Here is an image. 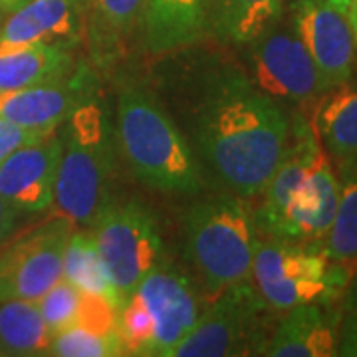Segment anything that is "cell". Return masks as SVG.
Returning <instances> with one entry per match:
<instances>
[{"mask_svg": "<svg viewBox=\"0 0 357 357\" xmlns=\"http://www.w3.org/2000/svg\"><path fill=\"white\" fill-rule=\"evenodd\" d=\"M192 133L218 183L250 201L262 195L282 161L292 123L243 72L220 70L204 84Z\"/></svg>", "mask_w": 357, "mask_h": 357, "instance_id": "obj_1", "label": "cell"}, {"mask_svg": "<svg viewBox=\"0 0 357 357\" xmlns=\"http://www.w3.org/2000/svg\"><path fill=\"white\" fill-rule=\"evenodd\" d=\"M117 141L123 159L145 187L195 195L203 171L189 141L147 89L126 86L117 100Z\"/></svg>", "mask_w": 357, "mask_h": 357, "instance_id": "obj_2", "label": "cell"}, {"mask_svg": "<svg viewBox=\"0 0 357 357\" xmlns=\"http://www.w3.org/2000/svg\"><path fill=\"white\" fill-rule=\"evenodd\" d=\"M62 155L56 175L54 213L72 225L91 227L112 199L114 141L102 102L89 91L60 126Z\"/></svg>", "mask_w": 357, "mask_h": 357, "instance_id": "obj_3", "label": "cell"}, {"mask_svg": "<svg viewBox=\"0 0 357 357\" xmlns=\"http://www.w3.org/2000/svg\"><path fill=\"white\" fill-rule=\"evenodd\" d=\"M258 241L248 199L225 192L195 203L187 217V256L206 298L250 280Z\"/></svg>", "mask_w": 357, "mask_h": 357, "instance_id": "obj_4", "label": "cell"}, {"mask_svg": "<svg viewBox=\"0 0 357 357\" xmlns=\"http://www.w3.org/2000/svg\"><path fill=\"white\" fill-rule=\"evenodd\" d=\"M351 264L335 262L319 243L272 238L258 241L250 280L274 312L304 304H337Z\"/></svg>", "mask_w": 357, "mask_h": 357, "instance_id": "obj_5", "label": "cell"}, {"mask_svg": "<svg viewBox=\"0 0 357 357\" xmlns=\"http://www.w3.org/2000/svg\"><path fill=\"white\" fill-rule=\"evenodd\" d=\"M270 310L252 280L229 286L213 298L171 357L264 356L274 330L268 319Z\"/></svg>", "mask_w": 357, "mask_h": 357, "instance_id": "obj_6", "label": "cell"}, {"mask_svg": "<svg viewBox=\"0 0 357 357\" xmlns=\"http://www.w3.org/2000/svg\"><path fill=\"white\" fill-rule=\"evenodd\" d=\"M91 234L121 304L163 260V246L151 213L137 201L103 206Z\"/></svg>", "mask_w": 357, "mask_h": 357, "instance_id": "obj_7", "label": "cell"}, {"mask_svg": "<svg viewBox=\"0 0 357 357\" xmlns=\"http://www.w3.org/2000/svg\"><path fill=\"white\" fill-rule=\"evenodd\" d=\"M246 46L252 72L250 82L272 100L310 103L328 89L292 20L286 22L282 16Z\"/></svg>", "mask_w": 357, "mask_h": 357, "instance_id": "obj_8", "label": "cell"}, {"mask_svg": "<svg viewBox=\"0 0 357 357\" xmlns=\"http://www.w3.org/2000/svg\"><path fill=\"white\" fill-rule=\"evenodd\" d=\"M340 199L342 181L324 153L306 177L274 208L255 211L256 225L264 236L321 243L335 218Z\"/></svg>", "mask_w": 357, "mask_h": 357, "instance_id": "obj_9", "label": "cell"}, {"mask_svg": "<svg viewBox=\"0 0 357 357\" xmlns=\"http://www.w3.org/2000/svg\"><path fill=\"white\" fill-rule=\"evenodd\" d=\"M74 225L54 217L40 227L26 230L0 250V300L36 302L62 278L64 248Z\"/></svg>", "mask_w": 357, "mask_h": 357, "instance_id": "obj_10", "label": "cell"}, {"mask_svg": "<svg viewBox=\"0 0 357 357\" xmlns=\"http://www.w3.org/2000/svg\"><path fill=\"white\" fill-rule=\"evenodd\" d=\"M292 24L310 52L326 88L354 76L357 38L349 16L328 0H290Z\"/></svg>", "mask_w": 357, "mask_h": 357, "instance_id": "obj_11", "label": "cell"}, {"mask_svg": "<svg viewBox=\"0 0 357 357\" xmlns=\"http://www.w3.org/2000/svg\"><path fill=\"white\" fill-rule=\"evenodd\" d=\"M131 294L139 298L153 319L151 356L171 357L201 316L192 282L161 260Z\"/></svg>", "mask_w": 357, "mask_h": 357, "instance_id": "obj_12", "label": "cell"}, {"mask_svg": "<svg viewBox=\"0 0 357 357\" xmlns=\"http://www.w3.org/2000/svg\"><path fill=\"white\" fill-rule=\"evenodd\" d=\"M62 155L60 135L24 145L0 163V195L24 215H38L54 204L56 175Z\"/></svg>", "mask_w": 357, "mask_h": 357, "instance_id": "obj_13", "label": "cell"}, {"mask_svg": "<svg viewBox=\"0 0 357 357\" xmlns=\"http://www.w3.org/2000/svg\"><path fill=\"white\" fill-rule=\"evenodd\" d=\"M89 91L88 70H74L56 82L2 91L0 117L32 131L54 133Z\"/></svg>", "mask_w": 357, "mask_h": 357, "instance_id": "obj_14", "label": "cell"}, {"mask_svg": "<svg viewBox=\"0 0 357 357\" xmlns=\"http://www.w3.org/2000/svg\"><path fill=\"white\" fill-rule=\"evenodd\" d=\"M310 126L342 183L357 178V82L326 89L314 102Z\"/></svg>", "mask_w": 357, "mask_h": 357, "instance_id": "obj_15", "label": "cell"}, {"mask_svg": "<svg viewBox=\"0 0 357 357\" xmlns=\"http://www.w3.org/2000/svg\"><path fill=\"white\" fill-rule=\"evenodd\" d=\"M86 0H26L0 28V50L34 42L74 48L82 40Z\"/></svg>", "mask_w": 357, "mask_h": 357, "instance_id": "obj_16", "label": "cell"}, {"mask_svg": "<svg viewBox=\"0 0 357 357\" xmlns=\"http://www.w3.org/2000/svg\"><path fill=\"white\" fill-rule=\"evenodd\" d=\"M340 344V310L324 304H304L286 310L274 326L264 356L332 357Z\"/></svg>", "mask_w": 357, "mask_h": 357, "instance_id": "obj_17", "label": "cell"}, {"mask_svg": "<svg viewBox=\"0 0 357 357\" xmlns=\"http://www.w3.org/2000/svg\"><path fill=\"white\" fill-rule=\"evenodd\" d=\"M208 0H147L141 18L143 46L151 54L187 48L206 32Z\"/></svg>", "mask_w": 357, "mask_h": 357, "instance_id": "obj_18", "label": "cell"}, {"mask_svg": "<svg viewBox=\"0 0 357 357\" xmlns=\"http://www.w3.org/2000/svg\"><path fill=\"white\" fill-rule=\"evenodd\" d=\"M72 48L34 42L0 50V93L56 82L74 72Z\"/></svg>", "mask_w": 357, "mask_h": 357, "instance_id": "obj_19", "label": "cell"}, {"mask_svg": "<svg viewBox=\"0 0 357 357\" xmlns=\"http://www.w3.org/2000/svg\"><path fill=\"white\" fill-rule=\"evenodd\" d=\"M147 0H89L86 40L93 62L109 66L141 24Z\"/></svg>", "mask_w": 357, "mask_h": 357, "instance_id": "obj_20", "label": "cell"}, {"mask_svg": "<svg viewBox=\"0 0 357 357\" xmlns=\"http://www.w3.org/2000/svg\"><path fill=\"white\" fill-rule=\"evenodd\" d=\"M286 0H208L206 30L225 42L246 46L284 16Z\"/></svg>", "mask_w": 357, "mask_h": 357, "instance_id": "obj_21", "label": "cell"}, {"mask_svg": "<svg viewBox=\"0 0 357 357\" xmlns=\"http://www.w3.org/2000/svg\"><path fill=\"white\" fill-rule=\"evenodd\" d=\"M52 332L36 302L0 300V356H48Z\"/></svg>", "mask_w": 357, "mask_h": 357, "instance_id": "obj_22", "label": "cell"}, {"mask_svg": "<svg viewBox=\"0 0 357 357\" xmlns=\"http://www.w3.org/2000/svg\"><path fill=\"white\" fill-rule=\"evenodd\" d=\"M62 276L82 294H93L112 300L121 307L112 278L105 270L91 230H72L66 243Z\"/></svg>", "mask_w": 357, "mask_h": 357, "instance_id": "obj_23", "label": "cell"}, {"mask_svg": "<svg viewBox=\"0 0 357 357\" xmlns=\"http://www.w3.org/2000/svg\"><path fill=\"white\" fill-rule=\"evenodd\" d=\"M321 250L335 262L357 264V178L342 183V199Z\"/></svg>", "mask_w": 357, "mask_h": 357, "instance_id": "obj_24", "label": "cell"}, {"mask_svg": "<svg viewBox=\"0 0 357 357\" xmlns=\"http://www.w3.org/2000/svg\"><path fill=\"white\" fill-rule=\"evenodd\" d=\"M48 356L56 357H114L126 356L119 337L103 335L84 326H70L52 335Z\"/></svg>", "mask_w": 357, "mask_h": 357, "instance_id": "obj_25", "label": "cell"}, {"mask_svg": "<svg viewBox=\"0 0 357 357\" xmlns=\"http://www.w3.org/2000/svg\"><path fill=\"white\" fill-rule=\"evenodd\" d=\"M153 330V319L143 302L135 294H129L117 314V333L126 356H151Z\"/></svg>", "mask_w": 357, "mask_h": 357, "instance_id": "obj_26", "label": "cell"}, {"mask_svg": "<svg viewBox=\"0 0 357 357\" xmlns=\"http://www.w3.org/2000/svg\"><path fill=\"white\" fill-rule=\"evenodd\" d=\"M79 298H82V292L76 290L62 276L60 280L52 286L50 290H46L36 300V304L40 307V314H42V318L46 321V326H48L52 335L76 324Z\"/></svg>", "mask_w": 357, "mask_h": 357, "instance_id": "obj_27", "label": "cell"}, {"mask_svg": "<svg viewBox=\"0 0 357 357\" xmlns=\"http://www.w3.org/2000/svg\"><path fill=\"white\" fill-rule=\"evenodd\" d=\"M117 314H119V306L114 304L112 300H107L103 296H93V294H82L76 324L88 328V330H93V332L103 333V335L119 337Z\"/></svg>", "mask_w": 357, "mask_h": 357, "instance_id": "obj_28", "label": "cell"}, {"mask_svg": "<svg viewBox=\"0 0 357 357\" xmlns=\"http://www.w3.org/2000/svg\"><path fill=\"white\" fill-rule=\"evenodd\" d=\"M337 310H340L337 356L357 357V266L349 274Z\"/></svg>", "mask_w": 357, "mask_h": 357, "instance_id": "obj_29", "label": "cell"}, {"mask_svg": "<svg viewBox=\"0 0 357 357\" xmlns=\"http://www.w3.org/2000/svg\"><path fill=\"white\" fill-rule=\"evenodd\" d=\"M50 133H42V131H32V129H26L22 126H16L13 121L0 117V163L14 153L16 149L30 145V143H36V141L48 137Z\"/></svg>", "mask_w": 357, "mask_h": 357, "instance_id": "obj_30", "label": "cell"}, {"mask_svg": "<svg viewBox=\"0 0 357 357\" xmlns=\"http://www.w3.org/2000/svg\"><path fill=\"white\" fill-rule=\"evenodd\" d=\"M20 213L0 195V246L10 238L16 225H18Z\"/></svg>", "mask_w": 357, "mask_h": 357, "instance_id": "obj_31", "label": "cell"}, {"mask_svg": "<svg viewBox=\"0 0 357 357\" xmlns=\"http://www.w3.org/2000/svg\"><path fill=\"white\" fill-rule=\"evenodd\" d=\"M328 2L335 4L337 8H342V10L349 16L351 24H354V30H356L357 38V0H328Z\"/></svg>", "mask_w": 357, "mask_h": 357, "instance_id": "obj_32", "label": "cell"}, {"mask_svg": "<svg viewBox=\"0 0 357 357\" xmlns=\"http://www.w3.org/2000/svg\"><path fill=\"white\" fill-rule=\"evenodd\" d=\"M18 6H20L18 0H0V28L4 24V20H6Z\"/></svg>", "mask_w": 357, "mask_h": 357, "instance_id": "obj_33", "label": "cell"}, {"mask_svg": "<svg viewBox=\"0 0 357 357\" xmlns=\"http://www.w3.org/2000/svg\"><path fill=\"white\" fill-rule=\"evenodd\" d=\"M18 2H20V4H22V2H26V0H18Z\"/></svg>", "mask_w": 357, "mask_h": 357, "instance_id": "obj_34", "label": "cell"}]
</instances>
